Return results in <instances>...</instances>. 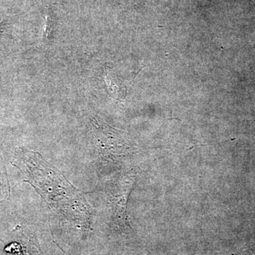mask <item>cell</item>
<instances>
[{
	"label": "cell",
	"instance_id": "1",
	"mask_svg": "<svg viewBox=\"0 0 255 255\" xmlns=\"http://www.w3.org/2000/svg\"><path fill=\"white\" fill-rule=\"evenodd\" d=\"M53 30V19H52L51 14L50 11H48L46 16V21H45L44 26H43V31H42L41 42H46L50 36Z\"/></svg>",
	"mask_w": 255,
	"mask_h": 255
},
{
	"label": "cell",
	"instance_id": "2",
	"mask_svg": "<svg viewBox=\"0 0 255 255\" xmlns=\"http://www.w3.org/2000/svg\"><path fill=\"white\" fill-rule=\"evenodd\" d=\"M236 255H255V247L246 250V251H242Z\"/></svg>",
	"mask_w": 255,
	"mask_h": 255
}]
</instances>
